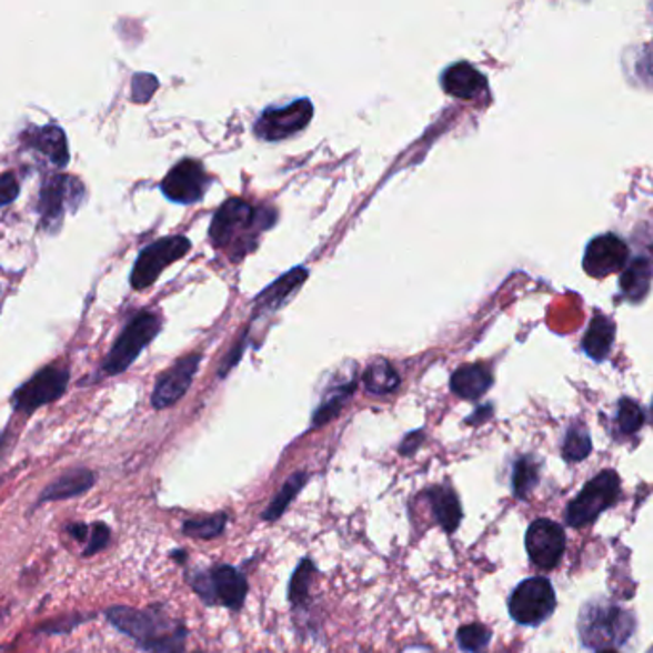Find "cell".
<instances>
[{"label":"cell","instance_id":"32","mask_svg":"<svg viewBox=\"0 0 653 653\" xmlns=\"http://www.w3.org/2000/svg\"><path fill=\"white\" fill-rule=\"evenodd\" d=\"M617 422H620L621 432L634 434L644 424V413L633 400H623L617 413Z\"/></svg>","mask_w":653,"mask_h":653},{"label":"cell","instance_id":"7","mask_svg":"<svg viewBox=\"0 0 653 653\" xmlns=\"http://www.w3.org/2000/svg\"><path fill=\"white\" fill-rule=\"evenodd\" d=\"M190 249L191 241L184 235L159 239L150 247H145L140 252L137 264L132 268L130 285L134 287L137 291H143V289L153 285L159 280V275L164 272V268L177 260L184 259Z\"/></svg>","mask_w":653,"mask_h":653},{"label":"cell","instance_id":"2","mask_svg":"<svg viewBox=\"0 0 653 653\" xmlns=\"http://www.w3.org/2000/svg\"><path fill=\"white\" fill-rule=\"evenodd\" d=\"M106 615L111 621V625L119 629L121 633L129 634L130 639L137 640L140 646L150 650L151 653L182 652L184 629L177 631L159 612H142L134 607L115 606L109 607Z\"/></svg>","mask_w":653,"mask_h":653},{"label":"cell","instance_id":"33","mask_svg":"<svg viewBox=\"0 0 653 653\" xmlns=\"http://www.w3.org/2000/svg\"><path fill=\"white\" fill-rule=\"evenodd\" d=\"M20 195V184L16 180L14 172H7L0 177V207H7Z\"/></svg>","mask_w":653,"mask_h":653},{"label":"cell","instance_id":"19","mask_svg":"<svg viewBox=\"0 0 653 653\" xmlns=\"http://www.w3.org/2000/svg\"><path fill=\"white\" fill-rule=\"evenodd\" d=\"M491 384H493V376L490 371L478 363L463 365V368L456 369L451 376V390L459 398L470 400V402L480 400L490 390Z\"/></svg>","mask_w":653,"mask_h":653},{"label":"cell","instance_id":"9","mask_svg":"<svg viewBox=\"0 0 653 653\" xmlns=\"http://www.w3.org/2000/svg\"><path fill=\"white\" fill-rule=\"evenodd\" d=\"M313 117V106L302 98L285 108L265 109L254 124V134L265 142H280L307 129Z\"/></svg>","mask_w":653,"mask_h":653},{"label":"cell","instance_id":"26","mask_svg":"<svg viewBox=\"0 0 653 653\" xmlns=\"http://www.w3.org/2000/svg\"><path fill=\"white\" fill-rule=\"evenodd\" d=\"M308 476L304 472H299V474H293V476L287 480L285 485L281 488L280 493L275 495L273 499L272 504L265 509L264 514L262 518L268 520V522H273V520H278L281 518V514L287 511V506L291 504L297 495H299V491L304 488V483H307Z\"/></svg>","mask_w":653,"mask_h":653},{"label":"cell","instance_id":"25","mask_svg":"<svg viewBox=\"0 0 653 653\" xmlns=\"http://www.w3.org/2000/svg\"><path fill=\"white\" fill-rule=\"evenodd\" d=\"M354 381L344 382V384L334 386V389L321 400V405L318 408V411H315V415H313V426L318 429L321 424L331 421L334 415H339V411L346 405L348 400L354 394Z\"/></svg>","mask_w":653,"mask_h":653},{"label":"cell","instance_id":"4","mask_svg":"<svg viewBox=\"0 0 653 653\" xmlns=\"http://www.w3.org/2000/svg\"><path fill=\"white\" fill-rule=\"evenodd\" d=\"M159 331L161 321L155 313H138L109 350L108 358L103 361V373L109 376L124 373L137 361L138 355L142 354L143 348L155 339Z\"/></svg>","mask_w":653,"mask_h":653},{"label":"cell","instance_id":"3","mask_svg":"<svg viewBox=\"0 0 653 653\" xmlns=\"http://www.w3.org/2000/svg\"><path fill=\"white\" fill-rule=\"evenodd\" d=\"M633 613L610 602H589L579 617V634L589 650L623 646L634 633Z\"/></svg>","mask_w":653,"mask_h":653},{"label":"cell","instance_id":"36","mask_svg":"<svg viewBox=\"0 0 653 653\" xmlns=\"http://www.w3.org/2000/svg\"><path fill=\"white\" fill-rule=\"evenodd\" d=\"M69 531H71V535H73V538L77 539H84L87 538V525H82V524H77V525H71V528H69Z\"/></svg>","mask_w":653,"mask_h":653},{"label":"cell","instance_id":"11","mask_svg":"<svg viewBox=\"0 0 653 653\" xmlns=\"http://www.w3.org/2000/svg\"><path fill=\"white\" fill-rule=\"evenodd\" d=\"M525 549L539 570H554L564 556V530L552 520L539 518L525 533Z\"/></svg>","mask_w":653,"mask_h":653},{"label":"cell","instance_id":"27","mask_svg":"<svg viewBox=\"0 0 653 653\" xmlns=\"http://www.w3.org/2000/svg\"><path fill=\"white\" fill-rule=\"evenodd\" d=\"M539 464L531 456H522L514 466V476H512V488L518 499H525L530 491L538 485Z\"/></svg>","mask_w":653,"mask_h":653},{"label":"cell","instance_id":"28","mask_svg":"<svg viewBox=\"0 0 653 653\" xmlns=\"http://www.w3.org/2000/svg\"><path fill=\"white\" fill-rule=\"evenodd\" d=\"M313 573H315L313 562L302 560L299 570L294 572L293 579H291V585H289V599H291L294 606H302L307 602L308 596H310Z\"/></svg>","mask_w":653,"mask_h":653},{"label":"cell","instance_id":"31","mask_svg":"<svg viewBox=\"0 0 653 653\" xmlns=\"http://www.w3.org/2000/svg\"><path fill=\"white\" fill-rule=\"evenodd\" d=\"M225 514H214V516L198 518V520H190L184 524L185 535L198 539L218 538L225 528Z\"/></svg>","mask_w":653,"mask_h":653},{"label":"cell","instance_id":"10","mask_svg":"<svg viewBox=\"0 0 653 653\" xmlns=\"http://www.w3.org/2000/svg\"><path fill=\"white\" fill-rule=\"evenodd\" d=\"M69 374L66 369L44 368L29 379L26 384H21L12 395V405L18 413H34L37 409L48 403L56 402L62 398L63 392L68 389Z\"/></svg>","mask_w":653,"mask_h":653},{"label":"cell","instance_id":"14","mask_svg":"<svg viewBox=\"0 0 653 653\" xmlns=\"http://www.w3.org/2000/svg\"><path fill=\"white\" fill-rule=\"evenodd\" d=\"M199 361H201V354L184 355L167 373L159 376L153 395H151L153 408H171L178 400L184 398L191 382H193V376L198 373Z\"/></svg>","mask_w":653,"mask_h":653},{"label":"cell","instance_id":"35","mask_svg":"<svg viewBox=\"0 0 653 653\" xmlns=\"http://www.w3.org/2000/svg\"><path fill=\"white\" fill-rule=\"evenodd\" d=\"M422 440H424L422 432H411V434H409L408 438L403 440L402 448H400L402 455H413V453L419 450V445H421Z\"/></svg>","mask_w":653,"mask_h":653},{"label":"cell","instance_id":"29","mask_svg":"<svg viewBox=\"0 0 653 653\" xmlns=\"http://www.w3.org/2000/svg\"><path fill=\"white\" fill-rule=\"evenodd\" d=\"M456 640H459V646L463 647L464 652L483 653L490 646L491 631L488 626L480 625V623H472V625H464L459 629Z\"/></svg>","mask_w":653,"mask_h":653},{"label":"cell","instance_id":"21","mask_svg":"<svg viewBox=\"0 0 653 653\" xmlns=\"http://www.w3.org/2000/svg\"><path fill=\"white\" fill-rule=\"evenodd\" d=\"M430 501H432L438 524L442 525L448 533H453L463 520V509L455 491L448 485H438L434 490H430Z\"/></svg>","mask_w":653,"mask_h":653},{"label":"cell","instance_id":"12","mask_svg":"<svg viewBox=\"0 0 653 653\" xmlns=\"http://www.w3.org/2000/svg\"><path fill=\"white\" fill-rule=\"evenodd\" d=\"M82 195H84V188L77 178L63 177V174L48 178L42 185L41 201H39L42 222L48 230H56L58 225L62 224L66 204H71L73 209H77Z\"/></svg>","mask_w":653,"mask_h":653},{"label":"cell","instance_id":"13","mask_svg":"<svg viewBox=\"0 0 653 653\" xmlns=\"http://www.w3.org/2000/svg\"><path fill=\"white\" fill-rule=\"evenodd\" d=\"M209 185V178L204 174L203 167L193 159H184L171 169L161 182V191L164 198L174 203L193 204L201 201Z\"/></svg>","mask_w":653,"mask_h":653},{"label":"cell","instance_id":"15","mask_svg":"<svg viewBox=\"0 0 653 653\" xmlns=\"http://www.w3.org/2000/svg\"><path fill=\"white\" fill-rule=\"evenodd\" d=\"M626 259H629V249L625 241L613 233H604L600 238L592 239L586 247L583 268L592 278L602 280L610 273L620 272Z\"/></svg>","mask_w":653,"mask_h":653},{"label":"cell","instance_id":"5","mask_svg":"<svg viewBox=\"0 0 653 653\" xmlns=\"http://www.w3.org/2000/svg\"><path fill=\"white\" fill-rule=\"evenodd\" d=\"M617 498H620V476L613 470H604L599 476L592 478L577 498L570 503L565 512V522L572 528H585L592 524L602 512L613 506Z\"/></svg>","mask_w":653,"mask_h":653},{"label":"cell","instance_id":"34","mask_svg":"<svg viewBox=\"0 0 653 653\" xmlns=\"http://www.w3.org/2000/svg\"><path fill=\"white\" fill-rule=\"evenodd\" d=\"M109 543V528L106 524H94L92 525V533H90V544L87 552H84V556H92L96 552L102 551L106 549Z\"/></svg>","mask_w":653,"mask_h":653},{"label":"cell","instance_id":"17","mask_svg":"<svg viewBox=\"0 0 653 653\" xmlns=\"http://www.w3.org/2000/svg\"><path fill=\"white\" fill-rule=\"evenodd\" d=\"M29 148L39 151L47 157L50 163L63 169L69 163L68 138L58 127H44V129H31L23 134Z\"/></svg>","mask_w":653,"mask_h":653},{"label":"cell","instance_id":"8","mask_svg":"<svg viewBox=\"0 0 653 653\" xmlns=\"http://www.w3.org/2000/svg\"><path fill=\"white\" fill-rule=\"evenodd\" d=\"M191 585L207 604L220 602L225 607L238 610L245 602L247 581L232 565H217L211 572L191 579Z\"/></svg>","mask_w":653,"mask_h":653},{"label":"cell","instance_id":"23","mask_svg":"<svg viewBox=\"0 0 653 653\" xmlns=\"http://www.w3.org/2000/svg\"><path fill=\"white\" fill-rule=\"evenodd\" d=\"M653 262L650 259H634L621 275V291L626 299L639 302L646 297L652 285Z\"/></svg>","mask_w":653,"mask_h":653},{"label":"cell","instance_id":"30","mask_svg":"<svg viewBox=\"0 0 653 653\" xmlns=\"http://www.w3.org/2000/svg\"><path fill=\"white\" fill-rule=\"evenodd\" d=\"M591 453V438L586 434V430L583 426H572L565 434L564 442V456L565 461H583L585 456Z\"/></svg>","mask_w":653,"mask_h":653},{"label":"cell","instance_id":"20","mask_svg":"<svg viewBox=\"0 0 653 653\" xmlns=\"http://www.w3.org/2000/svg\"><path fill=\"white\" fill-rule=\"evenodd\" d=\"M94 485V474L87 469L69 470L42 491L41 503L79 498Z\"/></svg>","mask_w":653,"mask_h":653},{"label":"cell","instance_id":"6","mask_svg":"<svg viewBox=\"0 0 653 653\" xmlns=\"http://www.w3.org/2000/svg\"><path fill=\"white\" fill-rule=\"evenodd\" d=\"M556 607V594L551 581L530 577L512 591L509 612L520 625L538 626L551 617Z\"/></svg>","mask_w":653,"mask_h":653},{"label":"cell","instance_id":"22","mask_svg":"<svg viewBox=\"0 0 653 653\" xmlns=\"http://www.w3.org/2000/svg\"><path fill=\"white\" fill-rule=\"evenodd\" d=\"M613 339H615L613 321L607 320L606 315H596L583 336V350L586 355H591L592 360L604 361L612 350Z\"/></svg>","mask_w":653,"mask_h":653},{"label":"cell","instance_id":"16","mask_svg":"<svg viewBox=\"0 0 653 653\" xmlns=\"http://www.w3.org/2000/svg\"><path fill=\"white\" fill-rule=\"evenodd\" d=\"M442 87L453 98L474 100L488 90V79L469 62H459L443 71Z\"/></svg>","mask_w":653,"mask_h":653},{"label":"cell","instance_id":"1","mask_svg":"<svg viewBox=\"0 0 653 653\" xmlns=\"http://www.w3.org/2000/svg\"><path fill=\"white\" fill-rule=\"evenodd\" d=\"M275 222V211L268 207H252L243 199L225 201L212 218L211 239L218 249H235V252L251 251L259 232L268 230Z\"/></svg>","mask_w":653,"mask_h":653},{"label":"cell","instance_id":"37","mask_svg":"<svg viewBox=\"0 0 653 653\" xmlns=\"http://www.w3.org/2000/svg\"><path fill=\"white\" fill-rule=\"evenodd\" d=\"M599 653H620L615 647H606V650H600Z\"/></svg>","mask_w":653,"mask_h":653},{"label":"cell","instance_id":"24","mask_svg":"<svg viewBox=\"0 0 653 653\" xmlns=\"http://www.w3.org/2000/svg\"><path fill=\"white\" fill-rule=\"evenodd\" d=\"M363 384H365V389L371 394H389V392H394L398 389L400 374L395 373V369L392 368L390 361L384 360V358H379L363 373Z\"/></svg>","mask_w":653,"mask_h":653},{"label":"cell","instance_id":"18","mask_svg":"<svg viewBox=\"0 0 653 653\" xmlns=\"http://www.w3.org/2000/svg\"><path fill=\"white\" fill-rule=\"evenodd\" d=\"M308 270L304 268H294L291 272L285 273L283 278L278 281H273L272 285L268 287L265 291L260 293L259 299L254 302V312H275L278 308L285 304L287 299L291 294L302 287V283L307 281Z\"/></svg>","mask_w":653,"mask_h":653}]
</instances>
